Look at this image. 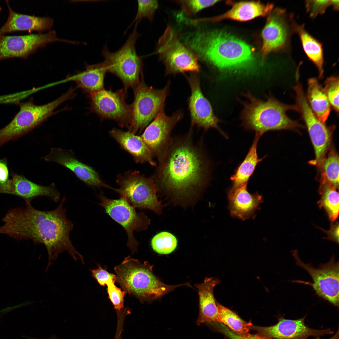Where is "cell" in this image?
Instances as JSON below:
<instances>
[{"mask_svg":"<svg viewBox=\"0 0 339 339\" xmlns=\"http://www.w3.org/2000/svg\"><path fill=\"white\" fill-rule=\"evenodd\" d=\"M331 6L332 7L333 9L336 11H338L339 8V1L331 0Z\"/></svg>","mask_w":339,"mask_h":339,"instance_id":"ee69618b","label":"cell"},{"mask_svg":"<svg viewBox=\"0 0 339 339\" xmlns=\"http://www.w3.org/2000/svg\"><path fill=\"white\" fill-rule=\"evenodd\" d=\"M210 326L214 327L229 339H271L258 334H251L249 333L245 334L237 333L221 322L212 323Z\"/></svg>","mask_w":339,"mask_h":339,"instance_id":"f35d334b","label":"cell"},{"mask_svg":"<svg viewBox=\"0 0 339 339\" xmlns=\"http://www.w3.org/2000/svg\"><path fill=\"white\" fill-rule=\"evenodd\" d=\"M9 173L6 158L0 159V186L6 184L8 180Z\"/></svg>","mask_w":339,"mask_h":339,"instance_id":"b9f144b4","label":"cell"},{"mask_svg":"<svg viewBox=\"0 0 339 339\" xmlns=\"http://www.w3.org/2000/svg\"><path fill=\"white\" fill-rule=\"evenodd\" d=\"M152 267L146 261L142 263L128 256L114 268L116 282L126 293L136 297L143 303H150L159 299L181 286H190L188 283L166 284L155 275Z\"/></svg>","mask_w":339,"mask_h":339,"instance_id":"5b68a950","label":"cell"},{"mask_svg":"<svg viewBox=\"0 0 339 339\" xmlns=\"http://www.w3.org/2000/svg\"><path fill=\"white\" fill-rule=\"evenodd\" d=\"M170 82L161 89L147 85L143 78L133 88L134 99L131 105V116L128 131L137 134L141 133L164 106L169 93Z\"/></svg>","mask_w":339,"mask_h":339,"instance_id":"9c48e42d","label":"cell"},{"mask_svg":"<svg viewBox=\"0 0 339 339\" xmlns=\"http://www.w3.org/2000/svg\"><path fill=\"white\" fill-rule=\"evenodd\" d=\"M4 315V314L3 311L2 310H0V320Z\"/></svg>","mask_w":339,"mask_h":339,"instance_id":"7dc6e473","label":"cell"},{"mask_svg":"<svg viewBox=\"0 0 339 339\" xmlns=\"http://www.w3.org/2000/svg\"><path fill=\"white\" fill-rule=\"evenodd\" d=\"M293 89L295 94V105L305 123L314 149L315 158L310 161L312 165L320 166L330 146L334 126H327L320 121L311 109L302 86L297 80Z\"/></svg>","mask_w":339,"mask_h":339,"instance_id":"8fae6325","label":"cell"},{"mask_svg":"<svg viewBox=\"0 0 339 339\" xmlns=\"http://www.w3.org/2000/svg\"><path fill=\"white\" fill-rule=\"evenodd\" d=\"M135 25L132 33L126 42L118 51H110L106 45H104L102 52L104 63L107 72L116 76L122 82L124 92L127 89H133L140 82V77L143 76L142 58L136 52V44L141 35L137 31Z\"/></svg>","mask_w":339,"mask_h":339,"instance_id":"8992f818","label":"cell"},{"mask_svg":"<svg viewBox=\"0 0 339 339\" xmlns=\"http://www.w3.org/2000/svg\"><path fill=\"white\" fill-rule=\"evenodd\" d=\"M324 90L331 106L337 113L339 112V78L332 76L327 78L324 83Z\"/></svg>","mask_w":339,"mask_h":339,"instance_id":"8d00e7d4","label":"cell"},{"mask_svg":"<svg viewBox=\"0 0 339 339\" xmlns=\"http://www.w3.org/2000/svg\"><path fill=\"white\" fill-rule=\"evenodd\" d=\"M98 267L94 269H90L92 276L96 280L99 284L102 286H106L109 283L116 282V275L108 272L106 269L102 268L99 265Z\"/></svg>","mask_w":339,"mask_h":339,"instance_id":"60d3db41","label":"cell"},{"mask_svg":"<svg viewBox=\"0 0 339 339\" xmlns=\"http://www.w3.org/2000/svg\"><path fill=\"white\" fill-rule=\"evenodd\" d=\"M325 232L327 235V238L337 243L339 242V224L338 223L332 224L330 229Z\"/></svg>","mask_w":339,"mask_h":339,"instance_id":"7bdbcfd3","label":"cell"},{"mask_svg":"<svg viewBox=\"0 0 339 339\" xmlns=\"http://www.w3.org/2000/svg\"><path fill=\"white\" fill-rule=\"evenodd\" d=\"M322 171L321 184L327 183L337 188L339 186V157L332 150L325 158L320 166Z\"/></svg>","mask_w":339,"mask_h":339,"instance_id":"d6a6232c","label":"cell"},{"mask_svg":"<svg viewBox=\"0 0 339 339\" xmlns=\"http://www.w3.org/2000/svg\"><path fill=\"white\" fill-rule=\"evenodd\" d=\"M191 131L171 138L153 175L158 192L181 204L198 196L209 178V161L201 145L194 142Z\"/></svg>","mask_w":339,"mask_h":339,"instance_id":"6da1fadb","label":"cell"},{"mask_svg":"<svg viewBox=\"0 0 339 339\" xmlns=\"http://www.w3.org/2000/svg\"><path fill=\"white\" fill-rule=\"evenodd\" d=\"M107 286L108 298L118 314H119L124 308V297L126 293L121 288L116 287L115 283H110Z\"/></svg>","mask_w":339,"mask_h":339,"instance_id":"74e56055","label":"cell"},{"mask_svg":"<svg viewBox=\"0 0 339 339\" xmlns=\"http://www.w3.org/2000/svg\"><path fill=\"white\" fill-rule=\"evenodd\" d=\"M316 339H320V338L319 337H317ZM328 339H339L338 329L337 330V332L332 337Z\"/></svg>","mask_w":339,"mask_h":339,"instance_id":"f6af8a7d","label":"cell"},{"mask_svg":"<svg viewBox=\"0 0 339 339\" xmlns=\"http://www.w3.org/2000/svg\"><path fill=\"white\" fill-rule=\"evenodd\" d=\"M246 101L243 103V109L241 118L246 129L254 131L261 137L265 132L273 130H298L303 127L298 121L288 117L287 111H298L295 105L282 103L272 95L266 100L258 99L248 92L245 94Z\"/></svg>","mask_w":339,"mask_h":339,"instance_id":"277c9868","label":"cell"},{"mask_svg":"<svg viewBox=\"0 0 339 339\" xmlns=\"http://www.w3.org/2000/svg\"><path fill=\"white\" fill-rule=\"evenodd\" d=\"M122 89L113 91L103 89L89 94L90 110L101 119L115 121L121 127L128 128L131 122V105L125 100Z\"/></svg>","mask_w":339,"mask_h":339,"instance_id":"9a60e30c","label":"cell"},{"mask_svg":"<svg viewBox=\"0 0 339 339\" xmlns=\"http://www.w3.org/2000/svg\"><path fill=\"white\" fill-rule=\"evenodd\" d=\"M247 184L231 187L228 193L231 216L243 220L253 218L255 211L259 209V205L263 202L262 196L258 193L251 194L248 191Z\"/></svg>","mask_w":339,"mask_h":339,"instance_id":"7402d4cb","label":"cell"},{"mask_svg":"<svg viewBox=\"0 0 339 339\" xmlns=\"http://www.w3.org/2000/svg\"><path fill=\"white\" fill-rule=\"evenodd\" d=\"M63 197L55 209L42 211L34 208L30 202L26 201L25 207L9 210L3 218L0 234L17 240L31 239L35 244H42L48 254L46 271L60 253L67 251L75 261L84 263L83 256L74 247L70 237L73 223L67 217L63 207Z\"/></svg>","mask_w":339,"mask_h":339,"instance_id":"7a4b0ae2","label":"cell"},{"mask_svg":"<svg viewBox=\"0 0 339 339\" xmlns=\"http://www.w3.org/2000/svg\"><path fill=\"white\" fill-rule=\"evenodd\" d=\"M182 39L198 60L220 70L246 69L254 60L252 49L248 44L221 31L198 29L187 33Z\"/></svg>","mask_w":339,"mask_h":339,"instance_id":"3957f363","label":"cell"},{"mask_svg":"<svg viewBox=\"0 0 339 339\" xmlns=\"http://www.w3.org/2000/svg\"><path fill=\"white\" fill-rule=\"evenodd\" d=\"M177 243V240L175 236L167 232H162L157 234L153 237L151 241L153 250L161 254H167L172 252L176 247Z\"/></svg>","mask_w":339,"mask_h":339,"instance_id":"836d02e7","label":"cell"},{"mask_svg":"<svg viewBox=\"0 0 339 339\" xmlns=\"http://www.w3.org/2000/svg\"><path fill=\"white\" fill-rule=\"evenodd\" d=\"M98 198L99 205L105 209V213L120 224L126 231L128 236L127 245L132 253L137 251L139 243L135 238L134 232L147 229L150 220L143 212H137L135 208L124 199H110L102 193Z\"/></svg>","mask_w":339,"mask_h":339,"instance_id":"7c38bea8","label":"cell"},{"mask_svg":"<svg viewBox=\"0 0 339 339\" xmlns=\"http://www.w3.org/2000/svg\"><path fill=\"white\" fill-rule=\"evenodd\" d=\"M305 317L293 320L281 317L273 326L262 327L252 325L251 329L256 331L258 335L271 339H308L310 336L317 337L333 333L329 328L316 330L308 327L304 323Z\"/></svg>","mask_w":339,"mask_h":339,"instance_id":"ac0fdd59","label":"cell"},{"mask_svg":"<svg viewBox=\"0 0 339 339\" xmlns=\"http://www.w3.org/2000/svg\"><path fill=\"white\" fill-rule=\"evenodd\" d=\"M184 116L183 111L177 110L171 116L165 114L164 107L159 111L153 120L146 127L140 135L148 147L153 156L158 162L164 156L171 138L173 128Z\"/></svg>","mask_w":339,"mask_h":339,"instance_id":"2e32d148","label":"cell"},{"mask_svg":"<svg viewBox=\"0 0 339 339\" xmlns=\"http://www.w3.org/2000/svg\"><path fill=\"white\" fill-rule=\"evenodd\" d=\"M109 133L121 148L133 157L136 163H148L153 166H156L153 157L140 136L116 128L110 130Z\"/></svg>","mask_w":339,"mask_h":339,"instance_id":"cb8c5ba5","label":"cell"},{"mask_svg":"<svg viewBox=\"0 0 339 339\" xmlns=\"http://www.w3.org/2000/svg\"><path fill=\"white\" fill-rule=\"evenodd\" d=\"M57 41L69 42L68 40L57 37L54 30L45 34L0 35V61L14 58L25 59L40 47Z\"/></svg>","mask_w":339,"mask_h":339,"instance_id":"e0dca14e","label":"cell"},{"mask_svg":"<svg viewBox=\"0 0 339 339\" xmlns=\"http://www.w3.org/2000/svg\"><path fill=\"white\" fill-rule=\"evenodd\" d=\"M292 18L286 10L279 8L273 9L268 14L261 32V51L263 56L288 49L291 36L295 33L296 23Z\"/></svg>","mask_w":339,"mask_h":339,"instance_id":"5bb4252c","label":"cell"},{"mask_svg":"<svg viewBox=\"0 0 339 339\" xmlns=\"http://www.w3.org/2000/svg\"><path fill=\"white\" fill-rule=\"evenodd\" d=\"M220 322L233 331L240 334L248 333L252 324L241 319L235 312L217 302Z\"/></svg>","mask_w":339,"mask_h":339,"instance_id":"1f68e13d","label":"cell"},{"mask_svg":"<svg viewBox=\"0 0 339 339\" xmlns=\"http://www.w3.org/2000/svg\"><path fill=\"white\" fill-rule=\"evenodd\" d=\"M297 266L305 270L310 275L313 283L310 285L316 294L336 307L339 306V261L334 256L327 263L321 264L317 268L311 264L303 262L299 257L298 251H292Z\"/></svg>","mask_w":339,"mask_h":339,"instance_id":"4fadbf2b","label":"cell"},{"mask_svg":"<svg viewBox=\"0 0 339 339\" xmlns=\"http://www.w3.org/2000/svg\"><path fill=\"white\" fill-rule=\"evenodd\" d=\"M336 187L327 183L321 184L319 192L321 198L318 204L326 211L332 222L337 218L339 213V193Z\"/></svg>","mask_w":339,"mask_h":339,"instance_id":"4dcf8cb0","label":"cell"},{"mask_svg":"<svg viewBox=\"0 0 339 339\" xmlns=\"http://www.w3.org/2000/svg\"><path fill=\"white\" fill-rule=\"evenodd\" d=\"M307 96L308 103L313 112L321 121L325 123L331 110V106L323 88L317 78L308 80Z\"/></svg>","mask_w":339,"mask_h":339,"instance_id":"83f0119b","label":"cell"},{"mask_svg":"<svg viewBox=\"0 0 339 339\" xmlns=\"http://www.w3.org/2000/svg\"><path fill=\"white\" fill-rule=\"evenodd\" d=\"M137 8L136 17L133 22H136L135 25H138L141 19L144 18L152 22L154 17L159 4L157 0L137 1Z\"/></svg>","mask_w":339,"mask_h":339,"instance_id":"d590c367","label":"cell"},{"mask_svg":"<svg viewBox=\"0 0 339 339\" xmlns=\"http://www.w3.org/2000/svg\"><path fill=\"white\" fill-rule=\"evenodd\" d=\"M51 150L49 154L44 158L46 161L54 162L69 169L89 186L113 190L114 188L106 184L94 169L78 160L72 150L55 148Z\"/></svg>","mask_w":339,"mask_h":339,"instance_id":"ffe728a7","label":"cell"},{"mask_svg":"<svg viewBox=\"0 0 339 339\" xmlns=\"http://www.w3.org/2000/svg\"><path fill=\"white\" fill-rule=\"evenodd\" d=\"M294 32L299 35L303 50L309 60L317 68L319 78L324 74V57L322 43L312 36L305 29L304 24H295Z\"/></svg>","mask_w":339,"mask_h":339,"instance_id":"f1b7e54d","label":"cell"},{"mask_svg":"<svg viewBox=\"0 0 339 339\" xmlns=\"http://www.w3.org/2000/svg\"><path fill=\"white\" fill-rule=\"evenodd\" d=\"M187 78L191 91L188 104L191 126H196L206 130L215 128L223 134L218 125L220 120L214 115L209 102L202 92L198 74L191 73Z\"/></svg>","mask_w":339,"mask_h":339,"instance_id":"d6986e66","label":"cell"},{"mask_svg":"<svg viewBox=\"0 0 339 339\" xmlns=\"http://www.w3.org/2000/svg\"><path fill=\"white\" fill-rule=\"evenodd\" d=\"M107 72L102 62L87 66L85 69L72 77L78 87L89 94L98 92L103 89L105 75Z\"/></svg>","mask_w":339,"mask_h":339,"instance_id":"4316f807","label":"cell"},{"mask_svg":"<svg viewBox=\"0 0 339 339\" xmlns=\"http://www.w3.org/2000/svg\"><path fill=\"white\" fill-rule=\"evenodd\" d=\"M72 98V94L67 91L55 100L43 105H36L30 99L25 102L19 103V112L8 125L0 129V148L39 125L53 115L59 105Z\"/></svg>","mask_w":339,"mask_h":339,"instance_id":"52a82bcc","label":"cell"},{"mask_svg":"<svg viewBox=\"0 0 339 339\" xmlns=\"http://www.w3.org/2000/svg\"><path fill=\"white\" fill-rule=\"evenodd\" d=\"M11 179L0 187V193L14 195L31 202L40 196H46L55 202L60 199V194L54 183L49 186H41L29 180L24 176L11 171Z\"/></svg>","mask_w":339,"mask_h":339,"instance_id":"44dd1931","label":"cell"},{"mask_svg":"<svg viewBox=\"0 0 339 339\" xmlns=\"http://www.w3.org/2000/svg\"><path fill=\"white\" fill-rule=\"evenodd\" d=\"M260 137L256 134L246 157L231 177L230 179L233 184L232 188H236L247 183L257 164L262 159V158L259 159L257 153V145Z\"/></svg>","mask_w":339,"mask_h":339,"instance_id":"f546056e","label":"cell"},{"mask_svg":"<svg viewBox=\"0 0 339 339\" xmlns=\"http://www.w3.org/2000/svg\"><path fill=\"white\" fill-rule=\"evenodd\" d=\"M156 53L163 62L167 75L186 72H198V60L186 46L171 24H168L159 38Z\"/></svg>","mask_w":339,"mask_h":339,"instance_id":"30bf717a","label":"cell"},{"mask_svg":"<svg viewBox=\"0 0 339 339\" xmlns=\"http://www.w3.org/2000/svg\"><path fill=\"white\" fill-rule=\"evenodd\" d=\"M116 182L119 187L113 190L134 208L162 213L165 205L158 200L153 176L147 177L138 171L128 170L119 174Z\"/></svg>","mask_w":339,"mask_h":339,"instance_id":"ba28073f","label":"cell"},{"mask_svg":"<svg viewBox=\"0 0 339 339\" xmlns=\"http://www.w3.org/2000/svg\"><path fill=\"white\" fill-rule=\"evenodd\" d=\"M305 2L307 12L310 17L313 18L323 14L332 3L331 0H306Z\"/></svg>","mask_w":339,"mask_h":339,"instance_id":"ab89813d","label":"cell"},{"mask_svg":"<svg viewBox=\"0 0 339 339\" xmlns=\"http://www.w3.org/2000/svg\"><path fill=\"white\" fill-rule=\"evenodd\" d=\"M273 3H262L259 1L240 2L234 3L230 9L221 15L211 18L200 19L197 22H217L226 19L240 21L251 20L269 14L273 9Z\"/></svg>","mask_w":339,"mask_h":339,"instance_id":"d4e9b609","label":"cell"},{"mask_svg":"<svg viewBox=\"0 0 339 339\" xmlns=\"http://www.w3.org/2000/svg\"><path fill=\"white\" fill-rule=\"evenodd\" d=\"M221 281L214 277H206L203 282L196 283L199 296V313L196 324L221 322L217 307V302L214 294L215 287Z\"/></svg>","mask_w":339,"mask_h":339,"instance_id":"603a6c76","label":"cell"},{"mask_svg":"<svg viewBox=\"0 0 339 339\" xmlns=\"http://www.w3.org/2000/svg\"><path fill=\"white\" fill-rule=\"evenodd\" d=\"M219 1L178 0L175 2L180 8L183 15L186 17L194 16L202 10L212 6Z\"/></svg>","mask_w":339,"mask_h":339,"instance_id":"e575fe53","label":"cell"},{"mask_svg":"<svg viewBox=\"0 0 339 339\" xmlns=\"http://www.w3.org/2000/svg\"><path fill=\"white\" fill-rule=\"evenodd\" d=\"M30 339H57V337L55 335H53L49 337L43 338H35L34 337H31Z\"/></svg>","mask_w":339,"mask_h":339,"instance_id":"bcb514c9","label":"cell"},{"mask_svg":"<svg viewBox=\"0 0 339 339\" xmlns=\"http://www.w3.org/2000/svg\"><path fill=\"white\" fill-rule=\"evenodd\" d=\"M6 2L9 15L6 22L0 28V36L16 31L44 30L50 29L52 26V18L18 13L12 9L8 1Z\"/></svg>","mask_w":339,"mask_h":339,"instance_id":"484cf974","label":"cell"}]
</instances>
